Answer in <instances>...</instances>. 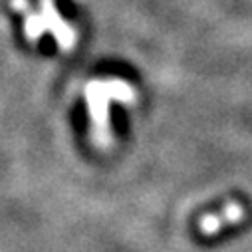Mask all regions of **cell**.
Masks as SVG:
<instances>
[{
  "label": "cell",
  "mask_w": 252,
  "mask_h": 252,
  "mask_svg": "<svg viewBox=\"0 0 252 252\" xmlns=\"http://www.w3.org/2000/svg\"><path fill=\"white\" fill-rule=\"evenodd\" d=\"M244 215H246V207L240 201H232L222 209L219 217H205L199 226L203 234H217L226 224H238V220L242 222Z\"/></svg>",
  "instance_id": "obj_1"
}]
</instances>
